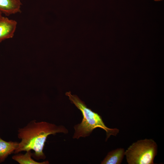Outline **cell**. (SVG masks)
Returning a JSON list of instances; mask_svg holds the SVG:
<instances>
[{"mask_svg":"<svg viewBox=\"0 0 164 164\" xmlns=\"http://www.w3.org/2000/svg\"><path fill=\"white\" fill-rule=\"evenodd\" d=\"M68 132L63 125L32 120L23 127L19 128L17 136L21 141L14 153L17 154L32 150L34 152L32 157L36 160L45 159L46 156L43 150L47 137L57 133L67 134Z\"/></svg>","mask_w":164,"mask_h":164,"instance_id":"cell-1","label":"cell"},{"mask_svg":"<svg viewBox=\"0 0 164 164\" xmlns=\"http://www.w3.org/2000/svg\"><path fill=\"white\" fill-rule=\"evenodd\" d=\"M66 95L68 97L72 103L81 112L83 118L81 122L75 125L74 132L73 137L78 139L81 137L89 136L94 129L100 128L106 132V140L111 135L116 136L119 130L107 127L104 123L101 116L87 107L84 102L75 95H72L70 92H67Z\"/></svg>","mask_w":164,"mask_h":164,"instance_id":"cell-2","label":"cell"},{"mask_svg":"<svg viewBox=\"0 0 164 164\" xmlns=\"http://www.w3.org/2000/svg\"><path fill=\"white\" fill-rule=\"evenodd\" d=\"M157 145L152 139H145L132 144L125 151L128 164H153Z\"/></svg>","mask_w":164,"mask_h":164,"instance_id":"cell-3","label":"cell"},{"mask_svg":"<svg viewBox=\"0 0 164 164\" xmlns=\"http://www.w3.org/2000/svg\"><path fill=\"white\" fill-rule=\"evenodd\" d=\"M17 24L15 20L7 17L2 16L0 18V42L13 37Z\"/></svg>","mask_w":164,"mask_h":164,"instance_id":"cell-4","label":"cell"},{"mask_svg":"<svg viewBox=\"0 0 164 164\" xmlns=\"http://www.w3.org/2000/svg\"><path fill=\"white\" fill-rule=\"evenodd\" d=\"M21 0H0V12L7 16L20 12Z\"/></svg>","mask_w":164,"mask_h":164,"instance_id":"cell-5","label":"cell"},{"mask_svg":"<svg viewBox=\"0 0 164 164\" xmlns=\"http://www.w3.org/2000/svg\"><path fill=\"white\" fill-rule=\"evenodd\" d=\"M18 144L16 142L6 141L0 137V163L4 162L9 155L14 152Z\"/></svg>","mask_w":164,"mask_h":164,"instance_id":"cell-6","label":"cell"},{"mask_svg":"<svg viewBox=\"0 0 164 164\" xmlns=\"http://www.w3.org/2000/svg\"><path fill=\"white\" fill-rule=\"evenodd\" d=\"M124 149L120 148L109 152L103 160L101 164H120L125 155Z\"/></svg>","mask_w":164,"mask_h":164,"instance_id":"cell-7","label":"cell"},{"mask_svg":"<svg viewBox=\"0 0 164 164\" xmlns=\"http://www.w3.org/2000/svg\"><path fill=\"white\" fill-rule=\"evenodd\" d=\"M12 157V159L20 164H48V161L43 162H37L32 158V153L31 151H26L25 154L18 153Z\"/></svg>","mask_w":164,"mask_h":164,"instance_id":"cell-8","label":"cell"},{"mask_svg":"<svg viewBox=\"0 0 164 164\" xmlns=\"http://www.w3.org/2000/svg\"><path fill=\"white\" fill-rule=\"evenodd\" d=\"M2 13L0 12V18L2 16Z\"/></svg>","mask_w":164,"mask_h":164,"instance_id":"cell-9","label":"cell"},{"mask_svg":"<svg viewBox=\"0 0 164 164\" xmlns=\"http://www.w3.org/2000/svg\"><path fill=\"white\" fill-rule=\"evenodd\" d=\"M154 0L155 1H161L162 0Z\"/></svg>","mask_w":164,"mask_h":164,"instance_id":"cell-10","label":"cell"}]
</instances>
